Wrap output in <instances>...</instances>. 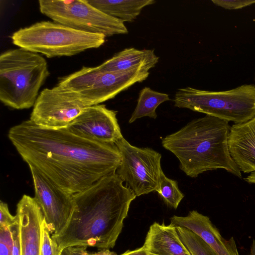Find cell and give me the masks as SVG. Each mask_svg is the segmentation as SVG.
Masks as SVG:
<instances>
[{
    "label": "cell",
    "mask_w": 255,
    "mask_h": 255,
    "mask_svg": "<svg viewBox=\"0 0 255 255\" xmlns=\"http://www.w3.org/2000/svg\"><path fill=\"white\" fill-rule=\"evenodd\" d=\"M8 137L29 166L72 194L116 172L121 163L116 144L81 137L65 128L39 126L30 120L11 128Z\"/></svg>",
    "instance_id": "cell-1"
},
{
    "label": "cell",
    "mask_w": 255,
    "mask_h": 255,
    "mask_svg": "<svg viewBox=\"0 0 255 255\" xmlns=\"http://www.w3.org/2000/svg\"><path fill=\"white\" fill-rule=\"evenodd\" d=\"M116 172L73 194L74 209L65 227L51 238L61 254L69 247L113 248L136 196Z\"/></svg>",
    "instance_id": "cell-2"
},
{
    "label": "cell",
    "mask_w": 255,
    "mask_h": 255,
    "mask_svg": "<svg viewBox=\"0 0 255 255\" xmlns=\"http://www.w3.org/2000/svg\"><path fill=\"white\" fill-rule=\"evenodd\" d=\"M231 127L227 121L206 115L166 135L161 144L178 159L180 169L188 176L222 169L241 178L242 172L229 148Z\"/></svg>",
    "instance_id": "cell-3"
},
{
    "label": "cell",
    "mask_w": 255,
    "mask_h": 255,
    "mask_svg": "<svg viewBox=\"0 0 255 255\" xmlns=\"http://www.w3.org/2000/svg\"><path fill=\"white\" fill-rule=\"evenodd\" d=\"M47 63L38 53L21 48L0 55V100L21 110L33 107L41 87L48 77Z\"/></svg>",
    "instance_id": "cell-4"
},
{
    "label": "cell",
    "mask_w": 255,
    "mask_h": 255,
    "mask_svg": "<svg viewBox=\"0 0 255 255\" xmlns=\"http://www.w3.org/2000/svg\"><path fill=\"white\" fill-rule=\"evenodd\" d=\"M106 36L62 24L42 21L15 31L11 38L19 48L47 57L71 56L103 45Z\"/></svg>",
    "instance_id": "cell-5"
},
{
    "label": "cell",
    "mask_w": 255,
    "mask_h": 255,
    "mask_svg": "<svg viewBox=\"0 0 255 255\" xmlns=\"http://www.w3.org/2000/svg\"><path fill=\"white\" fill-rule=\"evenodd\" d=\"M174 106L205 114L235 124L255 116V86L245 84L224 91H209L191 87L178 90Z\"/></svg>",
    "instance_id": "cell-6"
},
{
    "label": "cell",
    "mask_w": 255,
    "mask_h": 255,
    "mask_svg": "<svg viewBox=\"0 0 255 255\" xmlns=\"http://www.w3.org/2000/svg\"><path fill=\"white\" fill-rule=\"evenodd\" d=\"M149 75L148 71L143 68L108 72L98 66H83L61 78L57 84L74 93L90 107L114 98L135 83L144 81Z\"/></svg>",
    "instance_id": "cell-7"
},
{
    "label": "cell",
    "mask_w": 255,
    "mask_h": 255,
    "mask_svg": "<svg viewBox=\"0 0 255 255\" xmlns=\"http://www.w3.org/2000/svg\"><path fill=\"white\" fill-rule=\"evenodd\" d=\"M40 12L53 21L106 37L126 34L124 22L97 9L87 0H39Z\"/></svg>",
    "instance_id": "cell-8"
},
{
    "label": "cell",
    "mask_w": 255,
    "mask_h": 255,
    "mask_svg": "<svg viewBox=\"0 0 255 255\" xmlns=\"http://www.w3.org/2000/svg\"><path fill=\"white\" fill-rule=\"evenodd\" d=\"M115 144L122 157L116 171L120 178L137 197L156 191L162 170L161 154L150 148L132 145L124 137Z\"/></svg>",
    "instance_id": "cell-9"
},
{
    "label": "cell",
    "mask_w": 255,
    "mask_h": 255,
    "mask_svg": "<svg viewBox=\"0 0 255 255\" xmlns=\"http://www.w3.org/2000/svg\"><path fill=\"white\" fill-rule=\"evenodd\" d=\"M87 107L76 94L57 84L40 93L29 120L43 127L65 128Z\"/></svg>",
    "instance_id": "cell-10"
},
{
    "label": "cell",
    "mask_w": 255,
    "mask_h": 255,
    "mask_svg": "<svg viewBox=\"0 0 255 255\" xmlns=\"http://www.w3.org/2000/svg\"><path fill=\"white\" fill-rule=\"evenodd\" d=\"M35 191L51 235L59 233L67 225L74 209L73 194L57 186L43 173L29 166Z\"/></svg>",
    "instance_id": "cell-11"
},
{
    "label": "cell",
    "mask_w": 255,
    "mask_h": 255,
    "mask_svg": "<svg viewBox=\"0 0 255 255\" xmlns=\"http://www.w3.org/2000/svg\"><path fill=\"white\" fill-rule=\"evenodd\" d=\"M117 112L105 105L87 107L65 128L81 137L99 142L115 144L123 137L117 119Z\"/></svg>",
    "instance_id": "cell-12"
},
{
    "label": "cell",
    "mask_w": 255,
    "mask_h": 255,
    "mask_svg": "<svg viewBox=\"0 0 255 255\" xmlns=\"http://www.w3.org/2000/svg\"><path fill=\"white\" fill-rule=\"evenodd\" d=\"M170 224L185 228L198 235L214 255H240L234 238H224L210 218L197 211H191L184 217L174 215L170 218Z\"/></svg>",
    "instance_id": "cell-13"
},
{
    "label": "cell",
    "mask_w": 255,
    "mask_h": 255,
    "mask_svg": "<svg viewBox=\"0 0 255 255\" xmlns=\"http://www.w3.org/2000/svg\"><path fill=\"white\" fill-rule=\"evenodd\" d=\"M21 255H41V226L44 218L34 197L23 195L17 204Z\"/></svg>",
    "instance_id": "cell-14"
},
{
    "label": "cell",
    "mask_w": 255,
    "mask_h": 255,
    "mask_svg": "<svg viewBox=\"0 0 255 255\" xmlns=\"http://www.w3.org/2000/svg\"><path fill=\"white\" fill-rule=\"evenodd\" d=\"M228 145L231 155L241 172L255 171V116L231 126Z\"/></svg>",
    "instance_id": "cell-15"
},
{
    "label": "cell",
    "mask_w": 255,
    "mask_h": 255,
    "mask_svg": "<svg viewBox=\"0 0 255 255\" xmlns=\"http://www.w3.org/2000/svg\"><path fill=\"white\" fill-rule=\"evenodd\" d=\"M142 247L156 255H191L181 240L176 226L171 224H152Z\"/></svg>",
    "instance_id": "cell-16"
},
{
    "label": "cell",
    "mask_w": 255,
    "mask_h": 255,
    "mask_svg": "<svg viewBox=\"0 0 255 255\" xmlns=\"http://www.w3.org/2000/svg\"><path fill=\"white\" fill-rule=\"evenodd\" d=\"M159 57L153 50H137L128 48L117 53L105 61L98 68L108 72L126 71L136 68H143L148 71L158 63Z\"/></svg>",
    "instance_id": "cell-17"
},
{
    "label": "cell",
    "mask_w": 255,
    "mask_h": 255,
    "mask_svg": "<svg viewBox=\"0 0 255 255\" xmlns=\"http://www.w3.org/2000/svg\"><path fill=\"white\" fill-rule=\"evenodd\" d=\"M87 0L97 9L123 22L134 20L144 7L155 2L153 0Z\"/></svg>",
    "instance_id": "cell-18"
},
{
    "label": "cell",
    "mask_w": 255,
    "mask_h": 255,
    "mask_svg": "<svg viewBox=\"0 0 255 255\" xmlns=\"http://www.w3.org/2000/svg\"><path fill=\"white\" fill-rule=\"evenodd\" d=\"M170 100L167 94L160 93L149 87L143 88L139 94L136 106L131 114L129 123L144 117L155 119L157 115L156 109L161 103Z\"/></svg>",
    "instance_id": "cell-19"
},
{
    "label": "cell",
    "mask_w": 255,
    "mask_h": 255,
    "mask_svg": "<svg viewBox=\"0 0 255 255\" xmlns=\"http://www.w3.org/2000/svg\"><path fill=\"white\" fill-rule=\"evenodd\" d=\"M155 191L168 205L175 209L177 208L184 197L178 188L177 182L166 177L162 170L160 172L158 185Z\"/></svg>",
    "instance_id": "cell-20"
},
{
    "label": "cell",
    "mask_w": 255,
    "mask_h": 255,
    "mask_svg": "<svg viewBox=\"0 0 255 255\" xmlns=\"http://www.w3.org/2000/svg\"><path fill=\"white\" fill-rule=\"evenodd\" d=\"M176 227L181 240L191 255H214L211 248L198 235L185 228Z\"/></svg>",
    "instance_id": "cell-21"
},
{
    "label": "cell",
    "mask_w": 255,
    "mask_h": 255,
    "mask_svg": "<svg viewBox=\"0 0 255 255\" xmlns=\"http://www.w3.org/2000/svg\"><path fill=\"white\" fill-rule=\"evenodd\" d=\"M50 233L44 218L41 226V255H60L53 241Z\"/></svg>",
    "instance_id": "cell-22"
},
{
    "label": "cell",
    "mask_w": 255,
    "mask_h": 255,
    "mask_svg": "<svg viewBox=\"0 0 255 255\" xmlns=\"http://www.w3.org/2000/svg\"><path fill=\"white\" fill-rule=\"evenodd\" d=\"M0 255H13V246L9 227H0Z\"/></svg>",
    "instance_id": "cell-23"
},
{
    "label": "cell",
    "mask_w": 255,
    "mask_h": 255,
    "mask_svg": "<svg viewBox=\"0 0 255 255\" xmlns=\"http://www.w3.org/2000/svg\"><path fill=\"white\" fill-rule=\"evenodd\" d=\"M215 5L227 9H241L255 3L252 0H212Z\"/></svg>",
    "instance_id": "cell-24"
},
{
    "label": "cell",
    "mask_w": 255,
    "mask_h": 255,
    "mask_svg": "<svg viewBox=\"0 0 255 255\" xmlns=\"http://www.w3.org/2000/svg\"><path fill=\"white\" fill-rule=\"evenodd\" d=\"M9 228L12 240L13 255H21L19 219L18 215L16 221Z\"/></svg>",
    "instance_id": "cell-25"
},
{
    "label": "cell",
    "mask_w": 255,
    "mask_h": 255,
    "mask_svg": "<svg viewBox=\"0 0 255 255\" xmlns=\"http://www.w3.org/2000/svg\"><path fill=\"white\" fill-rule=\"evenodd\" d=\"M17 218V215L10 214L6 203L0 201V227H9Z\"/></svg>",
    "instance_id": "cell-26"
},
{
    "label": "cell",
    "mask_w": 255,
    "mask_h": 255,
    "mask_svg": "<svg viewBox=\"0 0 255 255\" xmlns=\"http://www.w3.org/2000/svg\"><path fill=\"white\" fill-rule=\"evenodd\" d=\"M120 255H156L148 252L142 247L134 250H128Z\"/></svg>",
    "instance_id": "cell-27"
},
{
    "label": "cell",
    "mask_w": 255,
    "mask_h": 255,
    "mask_svg": "<svg viewBox=\"0 0 255 255\" xmlns=\"http://www.w3.org/2000/svg\"><path fill=\"white\" fill-rule=\"evenodd\" d=\"M244 180L250 184H255V171L250 173L248 176L244 178Z\"/></svg>",
    "instance_id": "cell-28"
},
{
    "label": "cell",
    "mask_w": 255,
    "mask_h": 255,
    "mask_svg": "<svg viewBox=\"0 0 255 255\" xmlns=\"http://www.w3.org/2000/svg\"><path fill=\"white\" fill-rule=\"evenodd\" d=\"M95 255H117L115 252H111L108 249L100 250V251L95 253Z\"/></svg>",
    "instance_id": "cell-29"
},
{
    "label": "cell",
    "mask_w": 255,
    "mask_h": 255,
    "mask_svg": "<svg viewBox=\"0 0 255 255\" xmlns=\"http://www.w3.org/2000/svg\"><path fill=\"white\" fill-rule=\"evenodd\" d=\"M249 255H255V240H253Z\"/></svg>",
    "instance_id": "cell-30"
}]
</instances>
